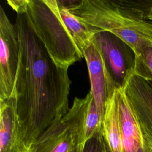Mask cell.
<instances>
[{"label":"cell","instance_id":"10","mask_svg":"<svg viewBox=\"0 0 152 152\" xmlns=\"http://www.w3.org/2000/svg\"><path fill=\"white\" fill-rule=\"evenodd\" d=\"M0 152H24L15 90L9 99L0 103Z\"/></svg>","mask_w":152,"mask_h":152},{"label":"cell","instance_id":"12","mask_svg":"<svg viewBox=\"0 0 152 152\" xmlns=\"http://www.w3.org/2000/svg\"><path fill=\"white\" fill-rule=\"evenodd\" d=\"M87 99L84 117V141L91 138L102 129L103 119L100 115L91 91L86 96Z\"/></svg>","mask_w":152,"mask_h":152},{"label":"cell","instance_id":"2","mask_svg":"<svg viewBox=\"0 0 152 152\" xmlns=\"http://www.w3.org/2000/svg\"><path fill=\"white\" fill-rule=\"evenodd\" d=\"M75 16L98 30L109 31L125 42L135 56L152 47V22L127 12L113 0L63 1Z\"/></svg>","mask_w":152,"mask_h":152},{"label":"cell","instance_id":"3","mask_svg":"<svg viewBox=\"0 0 152 152\" xmlns=\"http://www.w3.org/2000/svg\"><path fill=\"white\" fill-rule=\"evenodd\" d=\"M27 23L58 65L69 68L84 58L59 11L58 0H28Z\"/></svg>","mask_w":152,"mask_h":152},{"label":"cell","instance_id":"18","mask_svg":"<svg viewBox=\"0 0 152 152\" xmlns=\"http://www.w3.org/2000/svg\"><path fill=\"white\" fill-rule=\"evenodd\" d=\"M148 20H149V21H150L152 22V15L148 18Z\"/></svg>","mask_w":152,"mask_h":152},{"label":"cell","instance_id":"1","mask_svg":"<svg viewBox=\"0 0 152 152\" xmlns=\"http://www.w3.org/2000/svg\"><path fill=\"white\" fill-rule=\"evenodd\" d=\"M20 48L15 83L20 141L24 152L69 110L68 68L56 64L28 26L25 14L14 24Z\"/></svg>","mask_w":152,"mask_h":152},{"label":"cell","instance_id":"16","mask_svg":"<svg viewBox=\"0 0 152 152\" xmlns=\"http://www.w3.org/2000/svg\"><path fill=\"white\" fill-rule=\"evenodd\" d=\"M7 2L8 4L17 12V14L25 13L26 7L28 3V0H8Z\"/></svg>","mask_w":152,"mask_h":152},{"label":"cell","instance_id":"15","mask_svg":"<svg viewBox=\"0 0 152 152\" xmlns=\"http://www.w3.org/2000/svg\"><path fill=\"white\" fill-rule=\"evenodd\" d=\"M78 147H76L71 152H108L104 142L102 129L86 142L83 150H80Z\"/></svg>","mask_w":152,"mask_h":152},{"label":"cell","instance_id":"7","mask_svg":"<svg viewBox=\"0 0 152 152\" xmlns=\"http://www.w3.org/2000/svg\"><path fill=\"white\" fill-rule=\"evenodd\" d=\"M90 78V91L97 110L103 119L106 104L117 89L106 69L101 53L92 42L83 51Z\"/></svg>","mask_w":152,"mask_h":152},{"label":"cell","instance_id":"5","mask_svg":"<svg viewBox=\"0 0 152 152\" xmlns=\"http://www.w3.org/2000/svg\"><path fill=\"white\" fill-rule=\"evenodd\" d=\"M93 42L100 50L117 89L124 88L134 72L135 54L133 50L114 34L101 30L94 33Z\"/></svg>","mask_w":152,"mask_h":152},{"label":"cell","instance_id":"8","mask_svg":"<svg viewBox=\"0 0 152 152\" xmlns=\"http://www.w3.org/2000/svg\"><path fill=\"white\" fill-rule=\"evenodd\" d=\"M124 89L141 129L152 137V87L144 78L133 74Z\"/></svg>","mask_w":152,"mask_h":152},{"label":"cell","instance_id":"9","mask_svg":"<svg viewBox=\"0 0 152 152\" xmlns=\"http://www.w3.org/2000/svg\"><path fill=\"white\" fill-rule=\"evenodd\" d=\"M118 121L123 152H137L142 143V134L137 118L124 88L116 90Z\"/></svg>","mask_w":152,"mask_h":152},{"label":"cell","instance_id":"4","mask_svg":"<svg viewBox=\"0 0 152 152\" xmlns=\"http://www.w3.org/2000/svg\"><path fill=\"white\" fill-rule=\"evenodd\" d=\"M87 99L75 97L68 112L50 125L37 138L28 152H71L84 141V117Z\"/></svg>","mask_w":152,"mask_h":152},{"label":"cell","instance_id":"6","mask_svg":"<svg viewBox=\"0 0 152 152\" xmlns=\"http://www.w3.org/2000/svg\"><path fill=\"white\" fill-rule=\"evenodd\" d=\"M19 58L15 26L0 6V103L9 99L14 91Z\"/></svg>","mask_w":152,"mask_h":152},{"label":"cell","instance_id":"13","mask_svg":"<svg viewBox=\"0 0 152 152\" xmlns=\"http://www.w3.org/2000/svg\"><path fill=\"white\" fill-rule=\"evenodd\" d=\"M113 1L124 10L142 19L149 21L148 18L152 15V0H113Z\"/></svg>","mask_w":152,"mask_h":152},{"label":"cell","instance_id":"14","mask_svg":"<svg viewBox=\"0 0 152 152\" xmlns=\"http://www.w3.org/2000/svg\"><path fill=\"white\" fill-rule=\"evenodd\" d=\"M134 74L144 78L152 87V47L144 48L135 56Z\"/></svg>","mask_w":152,"mask_h":152},{"label":"cell","instance_id":"11","mask_svg":"<svg viewBox=\"0 0 152 152\" xmlns=\"http://www.w3.org/2000/svg\"><path fill=\"white\" fill-rule=\"evenodd\" d=\"M116 90L106 102L103 121V135L108 152H123L119 127Z\"/></svg>","mask_w":152,"mask_h":152},{"label":"cell","instance_id":"17","mask_svg":"<svg viewBox=\"0 0 152 152\" xmlns=\"http://www.w3.org/2000/svg\"><path fill=\"white\" fill-rule=\"evenodd\" d=\"M142 143L137 152H152V137L141 129Z\"/></svg>","mask_w":152,"mask_h":152}]
</instances>
